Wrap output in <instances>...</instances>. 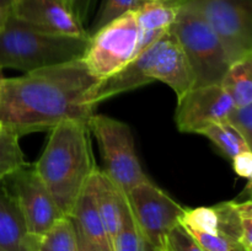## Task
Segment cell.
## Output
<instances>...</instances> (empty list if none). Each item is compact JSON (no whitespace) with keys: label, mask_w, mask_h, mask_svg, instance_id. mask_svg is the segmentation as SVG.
<instances>
[{"label":"cell","mask_w":252,"mask_h":251,"mask_svg":"<svg viewBox=\"0 0 252 251\" xmlns=\"http://www.w3.org/2000/svg\"><path fill=\"white\" fill-rule=\"evenodd\" d=\"M181 5L182 2H152L134 11L139 27L137 56L169 31Z\"/></svg>","instance_id":"cell-15"},{"label":"cell","mask_w":252,"mask_h":251,"mask_svg":"<svg viewBox=\"0 0 252 251\" xmlns=\"http://www.w3.org/2000/svg\"><path fill=\"white\" fill-rule=\"evenodd\" d=\"M127 198L138 230L158 251H164L167 235L179 225L185 207L150 180L130 188Z\"/></svg>","instance_id":"cell-9"},{"label":"cell","mask_w":252,"mask_h":251,"mask_svg":"<svg viewBox=\"0 0 252 251\" xmlns=\"http://www.w3.org/2000/svg\"><path fill=\"white\" fill-rule=\"evenodd\" d=\"M5 132H6V129H5L4 126H2V123H1V121H0V135L4 134Z\"/></svg>","instance_id":"cell-31"},{"label":"cell","mask_w":252,"mask_h":251,"mask_svg":"<svg viewBox=\"0 0 252 251\" xmlns=\"http://www.w3.org/2000/svg\"><path fill=\"white\" fill-rule=\"evenodd\" d=\"M160 81L169 86L177 100L193 88V75L176 37L165 32L152 46L140 52L127 66L100 83L95 95L98 105L120 94Z\"/></svg>","instance_id":"cell-3"},{"label":"cell","mask_w":252,"mask_h":251,"mask_svg":"<svg viewBox=\"0 0 252 251\" xmlns=\"http://www.w3.org/2000/svg\"><path fill=\"white\" fill-rule=\"evenodd\" d=\"M112 251H158L144 236L135 224L121 229L112 241Z\"/></svg>","instance_id":"cell-21"},{"label":"cell","mask_w":252,"mask_h":251,"mask_svg":"<svg viewBox=\"0 0 252 251\" xmlns=\"http://www.w3.org/2000/svg\"><path fill=\"white\" fill-rule=\"evenodd\" d=\"M89 129L95 137L103 162V172L127 193L147 181L135 150L134 137L127 123L105 115H93Z\"/></svg>","instance_id":"cell-6"},{"label":"cell","mask_w":252,"mask_h":251,"mask_svg":"<svg viewBox=\"0 0 252 251\" xmlns=\"http://www.w3.org/2000/svg\"><path fill=\"white\" fill-rule=\"evenodd\" d=\"M223 44L231 62L252 54V0H182Z\"/></svg>","instance_id":"cell-8"},{"label":"cell","mask_w":252,"mask_h":251,"mask_svg":"<svg viewBox=\"0 0 252 251\" xmlns=\"http://www.w3.org/2000/svg\"><path fill=\"white\" fill-rule=\"evenodd\" d=\"M10 14L39 31L64 36H89L81 20L65 0H12Z\"/></svg>","instance_id":"cell-12"},{"label":"cell","mask_w":252,"mask_h":251,"mask_svg":"<svg viewBox=\"0 0 252 251\" xmlns=\"http://www.w3.org/2000/svg\"><path fill=\"white\" fill-rule=\"evenodd\" d=\"M69 217L75 224L76 230L81 238L97 246L102 251H112L102 218L98 213L97 207L88 186L76 201Z\"/></svg>","instance_id":"cell-16"},{"label":"cell","mask_w":252,"mask_h":251,"mask_svg":"<svg viewBox=\"0 0 252 251\" xmlns=\"http://www.w3.org/2000/svg\"><path fill=\"white\" fill-rule=\"evenodd\" d=\"M225 122L252 147V105L234 106Z\"/></svg>","instance_id":"cell-23"},{"label":"cell","mask_w":252,"mask_h":251,"mask_svg":"<svg viewBox=\"0 0 252 251\" xmlns=\"http://www.w3.org/2000/svg\"><path fill=\"white\" fill-rule=\"evenodd\" d=\"M233 251H246V250H245V249L243 248V246H241V245H239L238 248H235V249H234Z\"/></svg>","instance_id":"cell-32"},{"label":"cell","mask_w":252,"mask_h":251,"mask_svg":"<svg viewBox=\"0 0 252 251\" xmlns=\"http://www.w3.org/2000/svg\"><path fill=\"white\" fill-rule=\"evenodd\" d=\"M2 79H4V75H2L1 71H0V90H1V83H2Z\"/></svg>","instance_id":"cell-33"},{"label":"cell","mask_w":252,"mask_h":251,"mask_svg":"<svg viewBox=\"0 0 252 251\" xmlns=\"http://www.w3.org/2000/svg\"><path fill=\"white\" fill-rule=\"evenodd\" d=\"M0 251H34V236L26 230L14 199L0 186Z\"/></svg>","instance_id":"cell-14"},{"label":"cell","mask_w":252,"mask_h":251,"mask_svg":"<svg viewBox=\"0 0 252 251\" xmlns=\"http://www.w3.org/2000/svg\"><path fill=\"white\" fill-rule=\"evenodd\" d=\"M88 49L81 59L101 81L127 66L138 53L139 27L130 11L89 34Z\"/></svg>","instance_id":"cell-7"},{"label":"cell","mask_w":252,"mask_h":251,"mask_svg":"<svg viewBox=\"0 0 252 251\" xmlns=\"http://www.w3.org/2000/svg\"><path fill=\"white\" fill-rule=\"evenodd\" d=\"M234 102L220 84L192 88L177 100L176 127L182 133L201 134L213 123L225 122Z\"/></svg>","instance_id":"cell-11"},{"label":"cell","mask_w":252,"mask_h":251,"mask_svg":"<svg viewBox=\"0 0 252 251\" xmlns=\"http://www.w3.org/2000/svg\"><path fill=\"white\" fill-rule=\"evenodd\" d=\"M12 0H0V9H10Z\"/></svg>","instance_id":"cell-30"},{"label":"cell","mask_w":252,"mask_h":251,"mask_svg":"<svg viewBox=\"0 0 252 251\" xmlns=\"http://www.w3.org/2000/svg\"><path fill=\"white\" fill-rule=\"evenodd\" d=\"M88 188L93 194L112 245L113 239L118 231L125 226L134 223L130 213L127 193L98 167H96L94 171L88 184Z\"/></svg>","instance_id":"cell-13"},{"label":"cell","mask_w":252,"mask_h":251,"mask_svg":"<svg viewBox=\"0 0 252 251\" xmlns=\"http://www.w3.org/2000/svg\"><path fill=\"white\" fill-rule=\"evenodd\" d=\"M164 251H203L201 246L193 240L191 235L182 228L176 225L167 235Z\"/></svg>","instance_id":"cell-24"},{"label":"cell","mask_w":252,"mask_h":251,"mask_svg":"<svg viewBox=\"0 0 252 251\" xmlns=\"http://www.w3.org/2000/svg\"><path fill=\"white\" fill-rule=\"evenodd\" d=\"M234 171L239 175L240 177L248 179L249 182L251 181L252 177V152L251 150H246V152L240 153L236 155L233 160Z\"/></svg>","instance_id":"cell-25"},{"label":"cell","mask_w":252,"mask_h":251,"mask_svg":"<svg viewBox=\"0 0 252 251\" xmlns=\"http://www.w3.org/2000/svg\"><path fill=\"white\" fill-rule=\"evenodd\" d=\"M9 14H10V9H0V32H1L7 17H9Z\"/></svg>","instance_id":"cell-29"},{"label":"cell","mask_w":252,"mask_h":251,"mask_svg":"<svg viewBox=\"0 0 252 251\" xmlns=\"http://www.w3.org/2000/svg\"><path fill=\"white\" fill-rule=\"evenodd\" d=\"M19 139V137L9 132L0 135V181L27 165Z\"/></svg>","instance_id":"cell-20"},{"label":"cell","mask_w":252,"mask_h":251,"mask_svg":"<svg viewBox=\"0 0 252 251\" xmlns=\"http://www.w3.org/2000/svg\"><path fill=\"white\" fill-rule=\"evenodd\" d=\"M152 2H182V0H137V9H135V11L142 6H144V5L152 4Z\"/></svg>","instance_id":"cell-28"},{"label":"cell","mask_w":252,"mask_h":251,"mask_svg":"<svg viewBox=\"0 0 252 251\" xmlns=\"http://www.w3.org/2000/svg\"><path fill=\"white\" fill-rule=\"evenodd\" d=\"M220 86L235 106L252 105V54L230 64Z\"/></svg>","instance_id":"cell-17"},{"label":"cell","mask_w":252,"mask_h":251,"mask_svg":"<svg viewBox=\"0 0 252 251\" xmlns=\"http://www.w3.org/2000/svg\"><path fill=\"white\" fill-rule=\"evenodd\" d=\"M49 132L46 147L32 167L62 213L69 217L97 167L89 123L65 121Z\"/></svg>","instance_id":"cell-2"},{"label":"cell","mask_w":252,"mask_h":251,"mask_svg":"<svg viewBox=\"0 0 252 251\" xmlns=\"http://www.w3.org/2000/svg\"><path fill=\"white\" fill-rule=\"evenodd\" d=\"M135 9H137V0H103L98 10L96 22L93 26V33L122 15L135 11Z\"/></svg>","instance_id":"cell-22"},{"label":"cell","mask_w":252,"mask_h":251,"mask_svg":"<svg viewBox=\"0 0 252 251\" xmlns=\"http://www.w3.org/2000/svg\"><path fill=\"white\" fill-rule=\"evenodd\" d=\"M79 251H102V250L98 249L97 246L90 244L89 241H86L85 239H83L80 235H79Z\"/></svg>","instance_id":"cell-27"},{"label":"cell","mask_w":252,"mask_h":251,"mask_svg":"<svg viewBox=\"0 0 252 251\" xmlns=\"http://www.w3.org/2000/svg\"><path fill=\"white\" fill-rule=\"evenodd\" d=\"M201 135L208 138L229 160H233L240 153L251 150L244 138L226 122L213 123L202 130Z\"/></svg>","instance_id":"cell-19"},{"label":"cell","mask_w":252,"mask_h":251,"mask_svg":"<svg viewBox=\"0 0 252 251\" xmlns=\"http://www.w3.org/2000/svg\"><path fill=\"white\" fill-rule=\"evenodd\" d=\"M170 32L186 56L193 75V88L220 84L233 62L207 22L182 2Z\"/></svg>","instance_id":"cell-5"},{"label":"cell","mask_w":252,"mask_h":251,"mask_svg":"<svg viewBox=\"0 0 252 251\" xmlns=\"http://www.w3.org/2000/svg\"><path fill=\"white\" fill-rule=\"evenodd\" d=\"M90 36L75 37L39 31L9 14L0 32V71L31 73L81 59Z\"/></svg>","instance_id":"cell-4"},{"label":"cell","mask_w":252,"mask_h":251,"mask_svg":"<svg viewBox=\"0 0 252 251\" xmlns=\"http://www.w3.org/2000/svg\"><path fill=\"white\" fill-rule=\"evenodd\" d=\"M101 80L83 59L2 79L0 121L6 132L22 137L52 130L65 121L89 123L95 115Z\"/></svg>","instance_id":"cell-1"},{"label":"cell","mask_w":252,"mask_h":251,"mask_svg":"<svg viewBox=\"0 0 252 251\" xmlns=\"http://www.w3.org/2000/svg\"><path fill=\"white\" fill-rule=\"evenodd\" d=\"M69 5L71 6V9L74 10V12L76 14V16L81 20V22L84 24V20L88 16L89 9L91 6V2L93 0H65Z\"/></svg>","instance_id":"cell-26"},{"label":"cell","mask_w":252,"mask_h":251,"mask_svg":"<svg viewBox=\"0 0 252 251\" xmlns=\"http://www.w3.org/2000/svg\"><path fill=\"white\" fill-rule=\"evenodd\" d=\"M14 199L31 236H39L64 216L32 165L27 164L1 180Z\"/></svg>","instance_id":"cell-10"},{"label":"cell","mask_w":252,"mask_h":251,"mask_svg":"<svg viewBox=\"0 0 252 251\" xmlns=\"http://www.w3.org/2000/svg\"><path fill=\"white\" fill-rule=\"evenodd\" d=\"M34 251H79V235L70 217H63L39 236Z\"/></svg>","instance_id":"cell-18"}]
</instances>
